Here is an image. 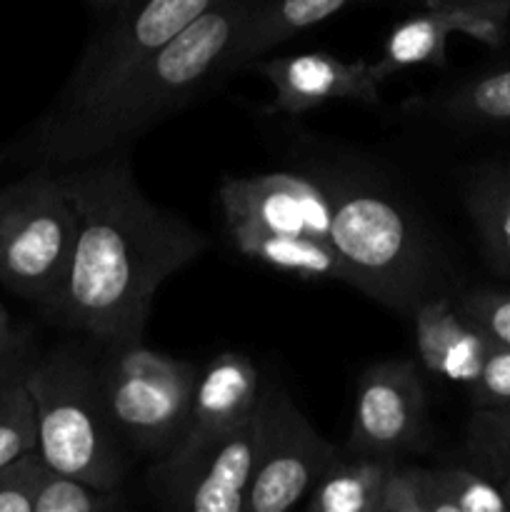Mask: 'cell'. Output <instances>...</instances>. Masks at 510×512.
I'll return each instance as SVG.
<instances>
[{
  "mask_svg": "<svg viewBox=\"0 0 510 512\" xmlns=\"http://www.w3.org/2000/svg\"><path fill=\"white\" fill-rule=\"evenodd\" d=\"M465 208L490 268L510 278V170L505 165L478 170L465 188Z\"/></svg>",
  "mask_w": 510,
  "mask_h": 512,
  "instance_id": "cell-18",
  "label": "cell"
},
{
  "mask_svg": "<svg viewBox=\"0 0 510 512\" xmlns=\"http://www.w3.org/2000/svg\"><path fill=\"white\" fill-rule=\"evenodd\" d=\"M38 450V415L25 380L0 395V470Z\"/></svg>",
  "mask_w": 510,
  "mask_h": 512,
  "instance_id": "cell-24",
  "label": "cell"
},
{
  "mask_svg": "<svg viewBox=\"0 0 510 512\" xmlns=\"http://www.w3.org/2000/svg\"><path fill=\"white\" fill-rule=\"evenodd\" d=\"M245 70L263 75L273 85V110L285 115L310 113L333 100L380 103L383 80L368 60L345 63L330 53H298L253 60Z\"/></svg>",
  "mask_w": 510,
  "mask_h": 512,
  "instance_id": "cell-13",
  "label": "cell"
},
{
  "mask_svg": "<svg viewBox=\"0 0 510 512\" xmlns=\"http://www.w3.org/2000/svg\"><path fill=\"white\" fill-rule=\"evenodd\" d=\"M425 8L438 13L450 33L468 35L488 48H503L510 35V8L495 3H450V0H425Z\"/></svg>",
  "mask_w": 510,
  "mask_h": 512,
  "instance_id": "cell-23",
  "label": "cell"
},
{
  "mask_svg": "<svg viewBox=\"0 0 510 512\" xmlns=\"http://www.w3.org/2000/svg\"><path fill=\"white\" fill-rule=\"evenodd\" d=\"M390 460L370 458V455H350L325 468L318 483L305 498L308 512H378L380 493Z\"/></svg>",
  "mask_w": 510,
  "mask_h": 512,
  "instance_id": "cell-17",
  "label": "cell"
},
{
  "mask_svg": "<svg viewBox=\"0 0 510 512\" xmlns=\"http://www.w3.org/2000/svg\"><path fill=\"white\" fill-rule=\"evenodd\" d=\"M263 393L258 368L245 355L233 353V350L215 355L195 380L183 433L175 440L173 448L155 463H183L185 458L218 440L220 435L243 425L255 413Z\"/></svg>",
  "mask_w": 510,
  "mask_h": 512,
  "instance_id": "cell-12",
  "label": "cell"
},
{
  "mask_svg": "<svg viewBox=\"0 0 510 512\" xmlns=\"http://www.w3.org/2000/svg\"><path fill=\"white\" fill-rule=\"evenodd\" d=\"M455 303L493 343L510 348V290H465Z\"/></svg>",
  "mask_w": 510,
  "mask_h": 512,
  "instance_id": "cell-26",
  "label": "cell"
},
{
  "mask_svg": "<svg viewBox=\"0 0 510 512\" xmlns=\"http://www.w3.org/2000/svg\"><path fill=\"white\" fill-rule=\"evenodd\" d=\"M25 388L38 415V450L58 473L118 490L125 478L123 440L105 408L98 365L78 345H58L30 365Z\"/></svg>",
  "mask_w": 510,
  "mask_h": 512,
  "instance_id": "cell-4",
  "label": "cell"
},
{
  "mask_svg": "<svg viewBox=\"0 0 510 512\" xmlns=\"http://www.w3.org/2000/svg\"><path fill=\"white\" fill-rule=\"evenodd\" d=\"M45 458L30 450L0 470V512H35V490L43 478Z\"/></svg>",
  "mask_w": 510,
  "mask_h": 512,
  "instance_id": "cell-27",
  "label": "cell"
},
{
  "mask_svg": "<svg viewBox=\"0 0 510 512\" xmlns=\"http://www.w3.org/2000/svg\"><path fill=\"white\" fill-rule=\"evenodd\" d=\"M333 203L330 243L348 285L398 313L433 295L435 250L418 220L390 193L358 178H323Z\"/></svg>",
  "mask_w": 510,
  "mask_h": 512,
  "instance_id": "cell-3",
  "label": "cell"
},
{
  "mask_svg": "<svg viewBox=\"0 0 510 512\" xmlns=\"http://www.w3.org/2000/svg\"><path fill=\"white\" fill-rule=\"evenodd\" d=\"M355 3L365 0H250L223 75L240 73L263 53Z\"/></svg>",
  "mask_w": 510,
  "mask_h": 512,
  "instance_id": "cell-15",
  "label": "cell"
},
{
  "mask_svg": "<svg viewBox=\"0 0 510 512\" xmlns=\"http://www.w3.org/2000/svg\"><path fill=\"white\" fill-rule=\"evenodd\" d=\"M450 3H495L510 8V0H450Z\"/></svg>",
  "mask_w": 510,
  "mask_h": 512,
  "instance_id": "cell-32",
  "label": "cell"
},
{
  "mask_svg": "<svg viewBox=\"0 0 510 512\" xmlns=\"http://www.w3.org/2000/svg\"><path fill=\"white\" fill-rule=\"evenodd\" d=\"M378 512H430L428 468L390 465L380 493Z\"/></svg>",
  "mask_w": 510,
  "mask_h": 512,
  "instance_id": "cell-28",
  "label": "cell"
},
{
  "mask_svg": "<svg viewBox=\"0 0 510 512\" xmlns=\"http://www.w3.org/2000/svg\"><path fill=\"white\" fill-rule=\"evenodd\" d=\"M35 358H38V345L28 330L15 325L0 328V395L10 385L25 380Z\"/></svg>",
  "mask_w": 510,
  "mask_h": 512,
  "instance_id": "cell-30",
  "label": "cell"
},
{
  "mask_svg": "<svg viewBox=\"0 0 510 512\" xmlns=\"http://www.w3.org/2000/svg\"><path fill=\"white\" fill-rule=\"evenodd\" d=\"M448 35L450 28L445 20L428 8L425 13L400 20L388 33L383 55L375 60V73L385 83L390 75L418 65H445Z\"/></svg>",
  "mask_w": 510,
  "mask_h": 512,
  "instance_id": "cell-21",
  "label": "cell"
},
{
  "mask_svg": "<svg viewBox=\"0 0 510 512\" xmlns=\"http://www.w3.org/2000/svg\"><path fill=\"white\" fill-rule=\"evenodd\" d=\"M78 240V210L60 170L28 168L0 188V283L38 313L58 298Z\"/></svg>",
  "mask_w": 510,
  "mask_h": 512,
  "instance_id": "cell-5",
  "label": "cell"
},
{
  "mask_svg": "<svg viewBox=\"0 0 510 512\" xmlns=\"http://www.w3.org/2000/svg\"><path fill=\"white\" fill-rule=\"evenodd\" d=\"M90 8L100 10V13H108V10H115L120 3H125V0H88Z\"/></svg>",
  "mask_w": 510,
  "mask_h": 512,
  "instance_id": "cell-31",
  "label": "cell"
},
{
  "mask_svg": "<svg viewBox=\"0 0 510 512\" xmlns=\"http://www.w3.org/2000/svg\"><path fill=\"white\" fill-rule=\"evenodd\" d=\"M430 512H510V473L483 465L428 470Z\"/></svg>",
  "mask_w": 510,
  "mask_h": 512,
  "instance_id": "cell-19",
  "label": "cell"
},
{
  "mask_svg": "<svg viewBox=\"0 0 510 512\" xmlns=\"http://www.w3.org/2000/svg\"><path fill=\"white\" fill-rule=\"evenodd\" d=\"M218 193L228 230L305 235L330 243L333 203L323 178L288 170L258 173L225 178Z\"/></svg>",
  "mask_w": 510,
  "mask_h": 512,
  "instance_id": "cell-11",
  "label": "cell"
},
{
  "mask_svg": "<svg viewBox=\"0 0 510 512\" xmlns=\"http://www.w3.org/2000/svg\"><path fill=\"white\" fill-rule=\"evenodd\" d=\"M218 0H125L80 55L50 108L28 130H50L88 113L133 70L163 50Z\"/></svg>",
  "mask_w": 510,
  "mask_h": 512,
  "instance_id": "cell-7",
  "label": "cell"
},
{
  "mask_svg": "<svg viewBox=\"0 0 510 512\" xmlns=\"http://www.w3.org/2000/svg\"><path fill=\"white\" fill-rule=\"evenodd\" d=\"M78 210V240L43 318L98 343L143 338L160 285L208 248V238L140 190L130 148L60 168Z\"/></svg>",
  "mask_w": 510,
  "mask_h": 512,
  "instance_id": "cell-1",
  "label": "cell"
},
{
  "mask_svg": "<svg viewBox=\"0 0 510 512\" xmlns=\"http://www.w3.org/2000/svg\"><path fill=\"white\" fill-rule=\"evenodd\" d=\"M465 453L470 463L510 473V408H475L465 435Z\"/></svg>",
  "mask_w": 510,
  "mask_h": 512,
  "instance_id": "cell-25",
  "label": "cell"
},
{
  "mask_svg": "<svg viewBox=\"0 0 510 512\" xmlns=\"http://www.w3.org/2000/svg\"><path fill=\"white\" fill-rule=\"evenodd\" d=\"M125 508L123 493L95 488L48 465L35 490V512H113Z\"/></svg>",
  "mask_w": 510,
  "mask_h": 512,
  "instance_id": "cell-22",
  "label": "cell"
},
{
  "mask_svg": "<svg viewBox=\"0 0 510 512\" xmlns=\"http://www.w3.org/2000/svg\"><path fill=\"white\" fill-rule=\"evenodd\" d=\"M475 408H510V348L490 340L478 378L470 385Z\"/></svg>",
  "mask_w": 510,
  "mask_h": 512,
  "instance_id": "cell-29",
  "label": "cell"
},
{
  "mask_svg": "<svg viewBox=\"0 0 510 512\" xmlns=\"http://www.w3.org/2000/svg\"><path fill=\"white\" fill-rule=\"evenodd\" d=\"M505 168H508V170H510V160H508V163H505Z\"/></svg>",
  "mask_w": 510,
  "mask_h": 512,
  "instance_id": "cell-34",
  "label": "cell"
},
{
  "mask_svg": "<svg viewBox=\"0 0 510 512\" xmlns=\"http://www.w3.org/2000/svg\"><path fill=\"white\" fill-rule=\"evenodd\" d=\"M415 350L420 365L445 383L473 385L490 348V338L458 308L455 298L428 295L413 310Z\"/></svg>",
  "mask_w": 510,
  "mask_h": 512,
  "instance_id": "cell-14",
  "label": "cell"
},
{
  "mask_svg": "<svg viewBox=\"0 0 510 512\" xmlns=\"http://www.w3.org/2000/svg\"><path fill=\"white\" fill-rule=\"evenodd\" d=\"M268 395L270 390H265L255 413L243 425L220 435L183 463L153 465L148 483L165 508L245 512L268 423Z\"/></svg>",
  "mask_w": 510,
  "mask_h": 512,
  "instance_id": "cell-8",
  "label": "cell"
},
{
  "mask_svg": "<svg viewBox=\"0 0 510 512\" xmlns=\"http://www.w3.org/2000/svg\"><path fill=\"white\" fill-rule=\"evenodd\" d=\"M338 448L300 413L288 393L268 395V423L245 512H288L303 503Z\"/></svg>",
  "mask_w": 510,
  "mask_h": 512,
  "instance_id": "cell-9",
  "label": "cell"
},
{
  "mask_svg": "<svg viewBox=\"0 0 510 512\" xmlns=\"http://www.w3.org/2000/svg\"><path fill=\"white\" fill-rule=\"evenodd\" d=\"M233 243L245 258L268 265L273 270L295 275L303 280H340L348 283V270L338 250L328 240L305 238V235L263 233V230L238 228L228 230Z\"/></svg>",
  "mask_w": 510,
  "mask_h": 512,
  "instance_id": "cell-16",
  "label": "cell"
},
{
  "mask_svg": "<svg viewBox=\"0 0 510 512\" xmlns=\"http://www.w3.org/2000/svg\"><path fill=\"white\" fill-rule=\"evenodd\" d=\"M428 440V400L413 360H385L358 385L348 453L400 463Z\"/></svg>",
  "mask_w": 510,
  "mask_h": 512,
  "instance_id": "cell-10",
  "label": "cell"
},
{
  "mask_svg": "<svg viewBox=\"0 0 510 512\" xmlns=\"http://www.w3.org/2000/svg\"><path fill=\"white\" fill-rule=\"evenodd\" d=\"M95 365L120 440L138 453L163 458L183 433L200 370L148 348L143 338L105 343Z\"/></svg>",
  "mask_w": 510,
  "mask_h": 512,
  "instance_id": "cell-6",
  "label": "cell"
},
{
  "mask_svg": "<svg viewBox=\"0 0 510 512\" xmlns=\"http://www.w3.org/2000/svg\"><path fill=\"white\" fill-rule=\"evenodd\" d=\"M248 3L218 0L95 108L58 128L25 130L3 155L28 168L60 170L128 150L133 140L188 108L223 75Z\"/></svg>",
  "mask_w": 510,
  "mask_h": 512,
  "instance_id": "cell-2",
  "label": "cell"
},
{
  "mask_svg": "<svg viewBox=\"0 0 510 512\" xmlns=\"http://www.w3.org/2000/svg\"><path fill=\"white\" fill-rule=\"evenodd\" d=\"M420 113L458 125L510 123V65L488 70L445 93L410 103Z\"/></svg>",
  "mask_w": 510,
  "mask_h": 512,
  "instance_id": "cell-20",
  "label": "cell"
},
{
  "mask_svg": "<svg viewBox=\"0 0 510 512\" xmlns=\"http://www.w3.org/2000/svg\"><path fill=\"white\" fill-rule=\"evenodd\" d=\"M3 158H5V155H3V153H0V163H3Z\"/></svg>",
  "mask_w": 510,
  "mask_h": 512,
  "instance_id": "cell-33",
  "label": "cell"
}]
</instances>
